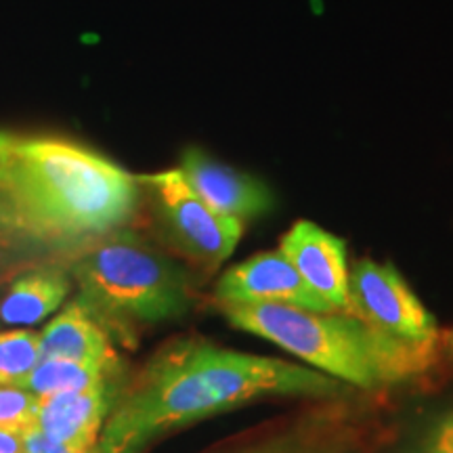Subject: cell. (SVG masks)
Here are the masks:
<instances>
[{"label":"cell","mask_w":453,"mask_h":453,"mask_svg":"<svg viewBox=\"0 0 453 453\" xmlns=\"http://www.w3.org/2000/svg\"><path fill=\"white\" fill-rule=\"evenodd\" d=\"M342 382L271 357L179 340L122 388L101 430V453H143L173 430L269 396H330Z\"/></svg>","instance_id":"obj_1"},{"label":"cell","mask_w":453,"mask_h":453,"mask_svg":"<svg viewBox=\"0 0 453 453\" xmlns=\"http://www.w3.org/2000/svg\"><path fill=\"white\" fill-rule=\"evenodd\" d=\"M141 203V179L76 141L13 139L0 154V234L87 246L124 229Z\"/></svg>","instance_id":"obj_2"},{"label":"cell","mask_w":453,"mask_h":453,"mask_svg":"<svg viewBox=\"0 0 453 453\" xmlns=\"http://www.w3.org/2000/svg\"><path fill=\"white\" fill-rule=\"evenodd\" d=\"M237 330L269 340L313 370L359 388L395 384L428 370L437 350L413 349L384 336L350 311L288 304H223Z\"/></svg>","instance_id":"obj_3"},{"label":"cell","mask_w":453,"mask_h":453,"mask_svg":"<svg viewBox=\"0 0 453 453\" xmlns=\"http://www.w3.org/2000/svg\"><path fill=\"white\" fill-rule=\"evenodd\" d=\"M78 298L122 340L137 327L166 324L191 309V281L174 258L118 229L90 242L70 267Z\"/></svg>","instance_id":"obj_4"},{"label":"cell","mask_w":453,"mask_h":453,"mask_svg":"<svg viewBox=\"0 0 453 453\" xmlns=\"http://www.w3.org/2000/svg\"><path fill=\"white\" fill-rule=\"evenodd\" d=\"M160 220L162 231L177 250L203 267H217L234 254L243 223L208 206L191 189L179 168L141 177Z\"/></svg>","instance_id":"obj_5"},{"label":"cell","mask_w":453,"mask_h":453,"mask_svg":"<svg viewBox=\"0 0 453 453\" xmlns=\"http://www.w3.org/2000/svg\"><path fill=\"white\" fill-rule=\"evenodd\" d=\"M349 311L407 347L437 350V321L393 265L357 260L349 273Z\"/></svg>","instance_id":"obj_6"},{"label":"cell","mask_w":453,"mask_h":453,"mask_svg":"<svg viewBox=\"0 0 453 453\" xmlns=\"http://www.w3.org/2000/svg\"><path fill=\"white\" fill-rule=\"evenodd\" d=\"M214 296L223 304H288V307L332 311L304 283L294 265L283 254L260 252L225 271Z\"/></svg>","instance_id":"obj_7"},{"label":"cell","mask_w":453,"mask_h":453,"mask_svg":"<svg viewBox=\"0 0 453 453\" xmlns=\"http://www.w3.org/2000/svg\"><path fill=\"white\" fill-rule=\"evenodd\" d=\"M280 252L332 311H349L347 243L311 220H298L281 237Z\"/></svg>","instance_id":"obj_8"},{"label":"cell","mask_w":453,"mask_h":453,"mask_svg":"<svg viewBox=\"0 0 453 453\" xmlns=\"http://www.w3.org/2000/svg\"><path fill=\"white\" fill-rule=\"evenodd\" d=\"M179 170L208 206L240 223L263 217L273 208V194L263 180L217 162L197 147H187Z\"/></svg>","instance_id":"obj_9"},{"label":"cell","mask_w":453,"mask_h":453,"mask_svg":"<svg viewBox=\"0 0 453 453\" xmlns=\"http://www.w3.org/2000/svg\"><path fill=\"white\" fill-rule=\"evenodd\" d=\"M120 390L118 382H105L87 390L44 396L34 428L67 449L87 451L99 443Z\"/></svg>","instance_id":"obj_10"},{"label":"cell","mask_w":453,"mask_h":453,"mask_svg":"<svg viewBox=\"0 0 453 453\" xmlns=\"http://www.w3.org/2000/svg\"><path fill=\"white\" fill-rule=\"evenodd\" d=\"M38 350L41 361L67 359L120 372L111 334L78 296L38 334Z\"/></svg>","instance_id":"obj_11"},{"label":"cell","mask_w":453,"mask_h":453,"mask_svg":"<svg viewBox=\"0 0 453 453\" xmlns=\"http://www.w3.org/2000/svg\"><path fill=\"white\" fill-rule=\"evenodd\" d=\"M72 290L65 269L41 267L17 275L0 294V326L32 327L53 315Z\"/></svg>","instance_id":"obj_12"},{"label":"cell","mask_w":453,"mask_h":453,"mask_svg":"<svg viewBox=\"0 0 453 453\" xmlns=\"http://www.w3.org/2000/svg\"><path fill=\"white\" fill-rule=\"evenodd\" d=\"M120 372L105 370L99 365L78 364L67 359H42L30 372V376L21 382L19 388L36 395L38 399L44 396L73 393V390H87L105 382H118Z\"/></svg>","instance_id":"obj_13"},{"label":"cell","mask_w":453,"mask_h":453,"mask_svg":"<svg viewBox=\"0 0 453 453\" xmlns=\"http://www.w3.org/2000/svg\"><path fill=\"white\" fill-rule=\"evenodd\" d=\"M41 361L38 334L26 327L0 334V387H21Z\"/></svg>","instance_id":"obj_14"},{"label":"cell","mask_w":453,"mask_h":453,"mask_svg":"<svg viewBox=\"0 0 453 453\" xmlns=\"http://www.w3.org/2000/svg\"><path fill=\"white\" fill-rule=\"evenodd\" d=\"M399 453H453V407L426 418Z\"/></svg>","instance_id":"obj_15"},{"label":"cell","mask_w":453,"mask_h":453,"mask_svg":"<svg viewBox=\"0 0 453 453\" xmlns=\"http://www.w3.org/2000/svg\"><path fill=\"white\" fill-rule=\"evenodd\" d=\"M41 399L19 387H0V428L24 433L34 426Z\"/></svg>","instance_id":"obj_16"},{"label":"cell","mask_w":453,"mask_h":453,"mask_svg":"<svg viewBox=\"0 0 453 453\" xmlns=\"http://www.w3.org/2000/svg\"><path fill=\"white\" fill-rule=\"evenodd\" d=\"M309 443L311 439L304 430H286L235 453H307Z\"/></svg>","instance_id":"obj_17"},{"label":"cell","mask_w":453,"mask_h":453,"mask_svg":"<svg viewBox=\"0 0 453 453\" xmlns=\"http://www.w3.org/2000/svg\"><path fill=\"white\" fill-rule=\"evenodd\" d=\"M0 453H24L21 433H17V430L0 428Z\"/></svg>","instance_id":"obj_18"},{"label":"cell","mask_w":453,"mask_h":453,"mask_svg":"<svg viewBox=\"0 0 453 453\" xmlns=\"http://www.w3.org/2000/svg\"><path fill=\"white\" fill-rule=\"evenodd\" d=\"M13 269H15V265H11L9 260H4L3 257H0V283L9 280L11 273H13Z\"/></svg>","instance_id":"obj_19"},{"label":"cell","mask_w":453,"mask_h":453,"mask_svg":"<svg viewBox=\"0 0 453 453\" xmlns=\"http://www.w3.org/2000/svg\"><path fill=\"white\" fill-rule=\"evenodd\" d=\"M13 134H9V133H4V130H0V154H3L4 150H7V147L13 143Z\"/></svg>","instance_id":"obj_20"},{"label":"cell","mask_w":453,"mask_h":453,"mask_svg":"<svg viewBox=\"0 0 453 453\" xmlns=\"http://www.w3.org/2000/svg\"><path fill=\"white\" fill-rule=\"evenodd\" d=\"M57 453H101V449H99V445L90 447V449H87V451H73V449H67V447H64V449L57 451Z\"/></svg>","instance_id":"obj_21"},{"label":"cell","mask_w":453,"mask_h":453,"mask_svg":"<svg viewBox=\"0 0 453 453\" xmlns=\"http://www.w3.org/2000/svg\"><path fill=\"white\" fill-rule=\"evenodd\" d=\"M447 344H449V347L453 349V332L449 334V336H447Z\"/></svg>","instance_id":"obj_22"}]
</instances>
